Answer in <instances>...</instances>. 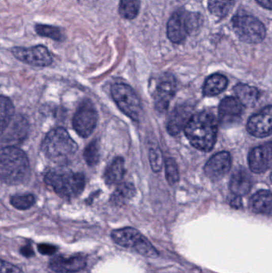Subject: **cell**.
<instances>
[{"label":"cell","instance_id":"34","mask_svg":"<svg viewBox=\"0 0 272 273\" xmlns=\"http://www.w3.org/2000/svg\"><path fill=\"white\" fill-rule=\"evenodd\" d=\"M57 247L54 245H49V244H40L38 245V250L41 254L47 255V256H50V255L54 254L57 252Z\"/></svg>","mask_w":272,"mask_h":273},{"label":"cell","instance_id":"7","mask_svg":"<svg viewBox=\"0 0 272 273\" xmlns=\"http://www.w3.org/2000/svg\"><path fill=\"white\" fill-rule=\"evenodd\" d=\"M237 37L248 43H259L264 40L266 29L259 19L249 15H237L231 20Z\"/></svg>","mask_w":272,"mask_h":273},{"label":"cell","instance_id":"3","mask_svg":"<svg viewBox=\"0 0 272 273\" xmlns=\"http://www.w3.org/2000/svg\"><path fill=\"white\" fill-rule=\"evenodd\" d=\"M78 145L64 128L52 129L47 133L42 144V151L51 161L64 163L69 161L78 151Z\"/></svg>","mask_w":272,"mask_h":273},{"label":"cell","instance_id":"16","mask_svg":"<svg viewBox=\"0 0 272 273\" xmlns=\"http://www.w3.org/2000/svg\"><path fill=\"white\" fill-rule=\"evenodd\" d=\"M192 115V107L188 104L177 106L170 114L167 122V130L172 136H175L186 127Z\"/></svg>","mask_w":272,"mask_h":273},{"label":"cell","instance_id":"6","mask_svg":"<svg viewBox=\"0 0 272 273\" xmlns=\"http://www.w3.org/2000/svg\"><path fill=\"white\" fill-rule=\"evenodd\" d=\"M201 23L198 13L178 11L172 15L167 25V36L174 43H181Z\"/></svg>","mask_w":272,"mask_h":273},{"label":"cell","instance_id":"22","mask_svg":"<svg viewBox=\"0 0 272 273\" xmlns=\"http://www.w3.org/2000/svg\"><path fill=\"white\" fill-rule=\"evenodd\" d=\"M125 171V161L123 158L121 157H116L105 172V182L109 185L119 183L123 178Z\"/></svg>","mask_w":272,"mask_h":273},{"label":"cell","instance_id":"28","mask_svg":"<svg viewBox=\"0 0 272 273\" xmlns=\"http://www.w3.org/2000/svg\"><path fill=\"white\" fill-rule=\"evenodd\" d=\"M36 30L38 35L43 37L50 38L55 41H62L64 40L62 30L56 26L38 24L36 26Z\"/></svg>","mask_w":272,"mask_h":273},{"label":"cell","instance_id":"13","mask_svg":"<svg viewBox=\"0 0 272 273\" xmlns=\"http://www.w3.org/2000/svg\"><path fill=\"white\" fill-rule=\"evenodd\" d=\"M231 158L229 153L220 152L213 155L205 166L206 176L213 182H217L225 176L230 170Z\"/></svg>","mask_w":272,"mask_h":273},{"label":"cell","instance_id":"12","mask_svg":"<svg viewBox=\"0 0 272 273\" xmlns=\"http://www.w3.org/2000/svg\"><path fill=\"white\" fill-rule=\"evenodd\" d=\"M247 129L250 134L256 138H264L272 134V106L265 107L248 120Z\"/></svg>","mask_w":272,"mask_h":273},{"label":"cell","instance_id":"38","mask_svg":"<svg viewBox=\"0 0 272 273\" xmlns=\"http://www.w3.org/2000/svg\"><path fill=\"white\" fill-rule=\"evenodd\" d=\"M270 182H271V184H272V173H271V174H270Z\"/></svg>","mask_w":272,"mask_h":273},{"label":"cell","instance_id":"23","mask_svg":"<svg viewBox=\"0 0 272 273\" xmlns=\"http://www.w3.org/2000/svg\"><path fill=\"white\" fill-rule=\"evenodd\" d=\"M9 130L6 133V142L8 143H19L26 139L28 131V123L23 118H18L13 125H8ZM7 128V129H8Z\"/></svg>","mask_w":272,"mask_h":273},{"label":"cell","instance_id":"17","mask_svg":"<svg viewBox=\"0 0 272 273\" xmlns=\"http://www.w3.org/2000/svg\"><path fill=\"white\" fill-rule=\"evenodd\" d=\"M244 105L237 97H226L219 106V119L222 125L234 122L241 118Z\"/></svg>","mask_w":272,"mask_h":273},{"label":"cell","instance_id":"15","mask_svg":"<svg viewBox=\"0 0 272 273\" xmlns=\"http://www.w3.org/2000/svg\"><path fill=\"white\" fill-rule=\"evenodd\" d=\"M248 165L252 172L261 174L272 165V143L255 147L248 155Z\"/></svg>","mask_w":272,"mask_h":273},{"label":"cell","instance_id":"36","mask_svg":"<svg viewBox=\"0 0 272 273\" xmlns=\"http://www.w3.org/2000/svg\"><path fill=\"white\" fill-rule=\"evenodd\" d=\"M230 204L234 208H241L242 207V200H241V196L235 195V196L230 200Z\"/></svg>","mask_w":272,"mask_h":273},{"label":"cell","instance_id":"2","mask_svg":"<svg viewBox=\"0 0 272 273\" xmlns=\"http://www.w3.org/2000/svg\"><path fill=\"white\" fill-rule=\"evenodd\" d=\"M30 167L24 152L15 146H8L1 151V181L10 185L23 183L30 176Z\"/></svg>","mask_w":272,"mask_h":273},{"label":"cell","instance_id":"33","mask_svg":"<svg viewBox=\"0 0 272 273\" xmlns=\"http://www.w3.org/2000/svg\"><path fill=\"white\" fill-rule=\"evenodd\" d=\"M0 273H24L19 267L13 264H10L5 260H1V267Z\"/></svg>","mask_w":272,"mask_h":273},{"label":"cell","instance_id":"18","mask_svg":"<svg viewBox=\"0 0 272 273\" xmlns=\"http://www.w3.org/2000/svg\"><path fill=\"white\" fill-rule=\"evenodd\" d=\"M252 185V178L245 169L238 168L233 173L230 181V189L233 194L239 196L248 194Z\"/></svg>","mask_w":272,"mask_h":273},{"label":"cell","instance_id":"11","mask_svg":"<svg viewBox=\"0 0 272 273\" xmlns=\"http://www.w3.org/2000/svg\"><path fill=\"white\" fill-rule=\"evenodd\" d=\"M12 52L18 60L29 65L44 67L52 63L51 53L44 46L39 45L29 48L14 47Z\"/></svg>","mask_w":272,"mask_h":273},{"label":"cell","instance_id":"31","mask_svg":"<svg viewBox=\"0 0 272 273\" xmlns=\"http://www.w3.org/2000/svg\"><path fill=\"white\" fill-rule=\"evenodd\" d=\"M166 179L169 185H174L179 182V171L177 163L173 158H168L165 161Z\"/></svg>","mask_w":272,"mask_h":273},{"label":"cell","instance_id":"25","mask_svg":"<svg viewBox=\"0 0 272 273\" xmlns=\"http://www.w3.org/2000/svg\"><path fill=\"white\" fill-rule=\"evenodd\" d=\"M235 5V0H209L208 7L216 17L223 19L230 13Z\"/></svg>","mask_w":272,"mask_h":273},{"label":"cell","instance_id":"9","mask_svg":"<svg viewBox=\"0 0 272 273\" xmlns=\"http://www.w3.org/2000/svg\"><path fill=\"white\" fill-rule=\"evenodd\" d=\"M97 113L93 103L86 100L77 110L73 118V126L76 133L82 138L90 136L95 129Z\"/></svg>","mask_w":272,"mask_h":273},{"label":"cell","instance_id":"30","mask_svg":"<svg viewBox=\"0 0 272 273\" xmlns=\"http://www.w3.org/2000/svg\"><path fill=\"white\" fill-rule=\"evenodd\" d=\"M84 159L89 166H94L100 160V146L97 141H93L85 149Z\"/></svg>","mask_w":272,"mask_h":273},{"label":"cell","instance_id":"24","mask_svg":"<svg viewBox=\"0 0 272 273\" xmlns=\"http://www.w3.org/2000/svg\"><path fill=\"white\" fill-rule=\"evenodd\" d=\"M136 190L131 183H121L114 191L111 196V200L116 206H123L135 196Z\"/></svg>","mask_w":272,"mask_h":273},{"label":"cell","instance_id":"21","mask_svg":"<svg viewBox=\"0 0 272 273\" xmlns=\"http://www.w3.org/2000/svg\"><path fill=\"white\" fill-rule=\"evenodd\" d=\"M227 78L220 74H214L209 76L205 81L203 93L208 97L218 95L227 88Z\"/></svg>","mask_w":272,"mask_h":273},{"label":"cell","instance_id":"35","mask_svg":"<svg viewBox=\"0 0 272 273\" xmlns=\"http://www.w3.org/2000/svg\"><path fill=\"white\" fill-rule=\"evenodd\" d=\"M20 253L23 255L25 257H31V256H34L35 253L34 250H33V248L31 247L30 245H26L23 246V247L20 249Z\"/></svg>","mask_w":272,"mask_h":273},{"label":"cell","instance_id":"5","mask_svg":"<svg viewBox=\"0 0 272 273\" xmlns=\"http://www.w3.org/2000/svg\"><path fill=\"white\" fill-rule=\"evenodd\" d=\"M113 242L121 247L133 249L137 253L149 258H157L159 253L149 240L134 228H120L111 233Z\"/></svg>","mask_w":272,"mask_h":273},{"label":"cell","instance_id":"20","mask_svg":"<svg viewBox=\"0 0 272 273\" xmlns=\"http://www.w3.org/2000/svg\"><path fill=\"white\" fill-rule=\"evenodd\" d=\"M233 90L244 107H254L259 100V90L254 86L239 83L234 87Z\"/></svg>","mask_w":272,"mask_h":273},{"label":"cell","instance_id":"32","mask_svg":"<svg viewBox=\"0 0 272 273\" xmlns=\"http://www.w3.org/2000/svg\"><path fill=\"white\" fill-rule=\"evenodd\" d=\"M149 158L153 171L156 173L160 172L163 165L162 154H161L160 148L159 147H152L149 150Z\"/></svg>","mask_w":272,"mask_h":273},{"label":"cell","instance_id":"19","mask_svg":"<svg viewBox=\"0 0 272 273\" xmlns=\"http://www.w3.org/2000/svg\"><path fill=\"white\" fill-rule=\"evenodd\" d=\"M249 206L255 214H270L272 212L271 193L268 190L259 191L252 196Z\"/></svg>","mask_w":272,"mask_h":273},{"label":"cell","instance_id":"26","mask_svg":"<svg viewBox=\"0 0 272 273\" xmlns=\"http://www.w3.org/2000/svg\"><path fill=\"white\" fill-rule=\"evenodd\" d=\"M0 111H0V118H1L0 124H1V134H2L12 122L14 117V111H15L12 101L5 96H1V98H0Z\"/></svg>","mask_w":272,"mask_h":273},{"label":"cell","instance_id":"27","mask_svg":"<svg viewBox=\"0 0 272 273\" xmlns=\"http://www.w3.org/2000/svg\"><path fill=\"white\" fill-rule=\"evenodd\" d=\"M141 0H121L119 14L125 19H133L137 17L140 10Z\"/></svg>","mask_w":272,"mask_h":273},{"label":"cell","instance_id":"8","mask_svg":"<svg viewBox=\"0 0 272 273\" xmlns=\"http://www.w3.org/2000/svg\"><path fill=\"white\" fill-rule=\"evenodd\" d=\"M111 94L121 112L134 121L141 116V101L133 89L125 83H115L111 86Z\"/></svg>","mask_w":272,"mask_h":273},{"label":"cell","instance_id":"1","mask_svg":"<svg viewBox=\"0 0 272 273\" xmlns=\"http://www.w3.org/2000/svg\"><path fill=\"white\" fill-rule=\"evenodd\" d=\"M217 121L211 113L194 114L185 128V133L191 144L203 152L214 147L217 136Z\"/></svg>","mask_w":272,"mask_h":273},{"label":"cell","instance_id":"37","mask_svg":"<svg viewBox=\"0 0 272 273\" xmlns=\"http://www.w3.org/2000/svg\"><path fill=\"white\" fill-rule=\"evenodd\" d=\"M263 8L272 10V0H256Z\"/></svg>","mask_w":272,"mask_h":273},{"label":"cell","instance_id":"14","mask_svg":"<svg viewBox=\"0 0 272 273\" xmlns=\"http://www.w3.org/2000/svg\"><path fill=\"white\" fill-rule=\"evenodd\" d=\"M87 259L84 254H76L70 257L56 256L50 260L49 266L56 273H75L84 269Z\"/></svg>","mask_w":272,"mask_h":273},{"label":"cell","instance_id":"4","mask_svg":"<svg viewBox=\"0 0 272 273\" xmlns=\"http://www.w3.org/2000/svg\"><path fill=\"white\" fill-rule=\"evenodd\" d=\"M44 182L51 186L57 194L65 199L77 197L84 189L86 180L81 173L72 171H49L44 177Z\"/></svg>","mask_w":272,"mask_h":273},{"label":"cell","instance_id":"10","mask_svg":"<svg viewBox=\"0 0 272 273\" xmlns=\"http://www.w3.org/2000/svg\"><path fill=\"white\" fill-rule=\"evenodd\" d=\"M177 90V82L174 75L168 73L160 75L155 88L153 98L155 108L158 112L164 113L168 110L170 101Z\"/></svg>","mask_w":272,"mask_h":273},{"label":"cell","instance_id":"29","mask_svg":"<svg viewBox=\"0 0 272 273\" xmlns=\"http://www.w3.org/2000/svg\"><path fill=\"white\" fill-rule=\"evenodd\" d=\"M35 203H36V198L34 195L30 193L15 195L11 197L12 206L19 210H28L34 206Z\"/></svg>","mask_w":272,"mask_h":273}]
</instances>
